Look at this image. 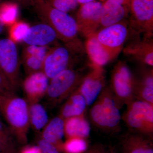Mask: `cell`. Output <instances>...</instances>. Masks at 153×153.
Returning <instances> with one entry per match:
<instances>
[{"mask_svg":"<svg viewBox=\"0 0 153 153\" xmlns=\"http://www.w3.org/2000/svg\"><path fill=\"white\" fill-rule=\"evenodd\" d=\"M22 153H43L38 146L30 147L25 149Z\"/></svg>","mask_w":153,"mask_h":153,"instance_id":"33","label":"cell"},{"mask_svg":"<svg viewBox=\"0 0 153 153\" xmlns=\"http://www.w3.org/2000/svg\"><path fill=\"white\" fill-rule=\"evenodd\" d=\"M91 69L84 76L77 91L85 98L87 105H91L97 99L104 88L105 73L102 67L91 64Z\"/></svg>","mask_w":153,"mask_h":153,"instance_id":"12","label":"cell"},{"mask_svg":"<svg viewBox=\"0 0 153 153\" xmlns=\"http://www.w3.org/2000/svg\"><path fill=\"white\" fill-rule=\"evenodd\" d=\"M90 110V117L94 125L107 131L117 129L121 115L118 103L111 90L103 88Z\"/></svg>","mask_w":153,"mask_h":153,"instance_id":"3","label":"cell"},{"mask_svg":"<svg viewBox=\"0 0 153 153\" xmlns=\"http://www.w3.org/2000/svg\"><path fill=\"white\" fill-rule=\"evenodd\" d=\"M49 79L42 71L28 74L23 82V88L30 105L37 103L46 95Z\"/></svg>","mask_w":153,"mask_h":153,"instance_id":"13","label":"cell"},{"mask_svg":"<svg viewBox=\"0 0 153 153\" xmlns=\"http://www.w3.org/2000/svg\"><path fill=\"white\" fill-rule=\"evenodd\" d=\"M95 34L87 38L85 44V51L91 63L103 67L113 59L108 51L99 42Z\"/></svg>","mask_w":153,"mask_h":153,"instance_id":"18","label":"cell"},{"mask_svg":"<svg viewBox=\"0 0 153 153\" xmlns=\"http://www.w3.org/2000/svg\"><path fill=\"white\" fill-rule=\"evenodd\" d=\"M12 91L0 94V113L10 130L21 140H25L30 125L29 105L26 100Z\"/></svg>","mask_w":153,"mask_h":153,"instance_id":"2","label":"cell"},{"mask_svg":"<svg viewBox=\"0 0 153 153\" xmlns=\"http://www.w3.org/2000/svg\"><path fill=\"white\" fill-rule=\"evenodd\" d=\"M38 147L43 153H59L55 145L44 139L39 141Z\"/></svg>","mask_w":153,"mask_h":153,"instance_id":"29","label":"cell"},{"mask_svg":"<svg viewBox=\"0 0 153 153\" xmlns=\"http://www.w3.org/2000/svg\"><path fill=\"white\" fill-rule=\"evenodd\" d=\"M20 69L16 43L9 38L0 39V72L14 91L19 85Z\"/></svg>","mask_w":153,"mask_h":153,"instance_id":"6","label":"cell"},{"mask_svg":"<svg viewBox=\"0 0 153 153\" xmlns=\"http://www.w3.org/2000/svg\"><path fill=\"white\" fill-rule=\"evenodd\" d=\"M65 134L68 138H87L90 133L89 122L83 116L67 119L65 121Z\"/></svg>","mask_w":153,"mask_h":153,"instance_id":"19","label":"cell"},{"mask_svg":"<svg viewBox=\"0 0 153 153\" xmlns=\"http://www.w3.org/2000/svg\"><path fill=\"white\" fill-rule=\"evenodd\" d=\"M12 91H15L12 89L8 82L0 72V94Z\"/></svg>","mask_w":153,"mask_h":153,"instance_id":"31","label":"cell"},{"mask_svg":"<svg viewBox=\"0 0 153 153\" xmlns=\"http://www.w3.org/2000/svg\"><path fill=\"white\" fill-rule=\"evenodd\" d=\"M84 77L78 71L68 68L49 80L46 95L52 101H62L79 85Z\"/></svg>","mask_w":153,"mask_h":153,"instance_id":"8","label":"cell"},{"mask_svg":"<svg viewBox=\"0 0 153 153\" xmlns=\"http://www.w3.org/2000/svg\"><path fill=\"white\" fill-rule=\"evenodd\" d=\"M129 32L134 37L152 38L153 0H131Z\"/></svg>","mask_w":153,"mask_h":153,"instance_id":"4","label":"cell"},{"mask_svg":"<svg viewBox=\"0 0 153 153\" xmlns=\"http://www.w3.org/2000/svg\"><path fill=\"white\" fill-rule=\"evenodd\" d=\"M65 121L61 117L52 119L44 128L43 139L55 145L60 143L65 134Z\"/></svg>","mask_w":153,"mask_h":153,"instance_id":"21","label":"cell"},{"mask_svg":"<svg viewBox=\"0 0 153 153\" xmlns=\"http://www.w3.org/2000/svg\"><path fill=\"white\" fill-rule=\"evenodd\" d=\"M123 52L134 60L153 66V38L136 37L124 48Z\"/></svg>","mask_w":153,"mask_h":153,"instance_id":"14","label":"cell"},{"mask_svg":"<svg viewBox=\"0 0 153 153\" xmlns=\"http://www.w3.org/2000/svg\"><path fill=\"white\" fill-rule=\"evenodd\" d=\"M81 5L75 20L78 33L87 38L97 32L100 27L102 4L94 1Z\"/></svg>","mask_w":153,"mask_h":153,"instance_id":"10","label":"cell"},{"mask_svg":"<svg viewBox=\"0 0 153 153\" xmlns=\"http://www.w3.org/2000/svg\"><path fill=\"white\" fill-rule=\"evenodd\" d=\"M128 34V23L124 20L102 28L95 35L99 42L108 51L114 60L123 49Z\"/></svg>","mask_w":153,"mask_h":153,"instance_id":"9","label":"cell"},{"mask_svg":"<svg viewBox=\"0 0 153 153\" xmlns=\"http://www.w3.org/2000/svg\"><path fill=\"white\" fill-rule=\"evenodd\" d=\"M19 6L16 2H6L0 4V20L3 24L11 26L17 22Z\"/></svg>","mask_w":153,"mask_h":153,"instance_id":"25","label":"cell"},{"mask_svg":"<svg viewBox=\"0 0 153 153\" xmlns=\"http://www.w3.org/2000/svg\"><path fill=\"white\" fill-rule=\"evenodd\" d=\"M53 7L65 13L70 12V10L65 0H45Z\"/></svg>","mask_w":153,"mask_h":153,"instance_id":"30","label":"cell"},{"mask_svg":"<svg viewBox=\"0 0 153 153\" xmlns=\"http://www.w3.org/2000/svg\"><path fill=\"white\" fill-rule=\"evenodd\" d=\"M29 118L30 124L37 130L44 128L48 123L47 111L38 102L29 105Z\"/></svg>","mask_w":153,"mask_h":153,"instance_id":"24","label":"cell"},{"mask_svg":"<svg viewBox=\"0 0 153 153\" xmlns=\"http://www.w3.org/2000/svg\"><path fill=\"white\" fill-rule=\"evenodd\" d=\"M73 53L74 52L66 45L57 44L49 48L42 70L49 80L64 70L70 68Z\"/></svg>","mask_w":153,"mask_h":153,"instance_id":"11","label":"cell"},{"mask_svg":"<svg viewBox=\"0 0 153 153\" xmlns=\"http://www.w3.org/2000/svg\"><path fill=\"white\" fill-rule=\"evenodd\" d=\"M125 121L133 132L146 136L153 132V106L140 100H132L128 103Z\"/></svg>","mask_w":153,"mask_h":153,"instance_id":"5","label":"cell"},{"mask_svg":"<svg viewBox=\"0 0 153 153\" xmlns=\"http://www.w3.org/2000/svg\"><path fill=\"white\" fill-rule=\"evenodd\" d=\"M123 153H153L152 140L147 136L130 133L126 135L122 142Z\"/></svg>","mask_w":153,"mask_h":153,"instance_id":"17","label":"cell"},{"mask_svg":"<svg viewBox=\"0 0 153 153\" xmlns=\"http://www.w3.org/2000/svg\"><path fill=\"white\" fill-rule=\"evenodd\" d=\"M38 16L55 31L58 40L72 49L82 48L76 20L67 13L53 7L45 0H33Z\"/></svg>","mask_w":153,"mask_h":153,"instance_id":"1","label":"cell"},{"mask_svg":"<svg viewBox=\"0 0 153 153\" xmlns=\"http://www.w3.org/2000/svg\"><path fill=\"white\" fill-rule=\"evenodd\" d=\"M111 91L118 104H127L134 97L136 81L128 65L119 61L111 76Z\"/></svg>","mask_w":153,"mask_h":153,"instance_id":"7","label":"cell"},{"mask_svg":"<svg viewBox=\"0 0 153 153\" xmlns=\"http://www.w3.org/2000/svg\"><path fill=\"white\" fill-rule=\"evenodd\" d=\"M10 27L9 39L15 43L23 41L30 28V25L23 22H16Z\"/></svg>","mask_w":153,"mask_h":153,"instance_id":"26","label":"cell"},{"mask_svg":"<svg viewBox=\"0 0 153 153\" xmlns=\"http://www.w3.org/2000/svg\"><path fill=\"white\" fill-rule=\"evenodd\" d=\"M16 3H19L22 5L29 6L30 4L33 3V0H14Z\"/></svg>","mask_w":153,"mask_h":153,"instance_id":"34","label":"cell"},{"mask_svg":"<svg viewBox=\"0 0 153 153\" xmlns=\"http://www.w3.org/2000/svg\"><path fill=\"white\" fill-rule=\"evenodd\" d=\"M127 8L113 0H106L102 7L100 27L102 28L123 21L127 13Z\"/></svg>","mask_w":153,"mask_h":153,"instance_id":"16","label":"cell"},{"mask_svg":"<svg viewBox=\"0 0 153 153\" xmlns=\"http://www.w3.org/2000/svg\"><path fill=\"white\" fill-rule=\"evenodd\" d=\"M134 96L137 99L153 104L152 68L145 73L139 81H136Z\"/></svg>","mask_w":153,"mask_h":153,"instance_id":"22","label":"cell"},{"mask_svg":"<svg viewBox=\"0 0 153 153\" xmlns=\"http://www.w3.org/2000/svg\"><path fill=\"white\" fill-rule=\"evenodd\" d=\"M49 49L48 47H41L38 53L22 59L25 72L28 75L42 71L44 60Z\"/></svg>","mask_w":153,"mask_h":153,"instance_id":"23","label":"cell"},{"mask_svg":"<svg viewBox=\"0 0 153 153\" xmlns=\"http://www.w3.org/2000/svg\"><path fill=\"white\" fill-rule=\"evenodd\" d=\"M85 98L78 91L72 94L63 105L61 117L63 119L82 115L86 108Z\"/></svg>","mask_w":153,"mask_h":153,"instance_id":"20","label":"cell"},{"mask_svg":"<svg viewBox=\"0 0 153 153\" xmlns=\"http://www.w3.org/2000/svg\"><path fill=\"white\" fill-rule=\"evenodd\" d=\"M4 25L3 24L2 22H1V20H0V34L2 32L3 30H4Z\"/></svg>","mask_w":153,"mask_h":153,"instance_id":"37","label":"cell"},{"mask_svg":"<svg viewBox=\"0 0 153 153\" xmlns=\"http://www.w3.org/2000/svg\"><path fill=\"white\" fill-rule=\"evenodd\" d=\"M58 40L57 34L49 25L43 23L30 27L23 41L27 45L48 47Z\"/></svg>","mask_w":153,"mask_h":153,"instance_id":"15","label":"cell"},{"mask_svg":"<svg viewBox=\"0 0 153 153\" xmlns=\"http://www.w3.org/2000/svg\"><path fill=\"white\" fill-rule=\"evenodd\" d=\"M121 4L122 5L126 7H127L129 8L131 0H113Z\"/></svg>","mask_w":153,"mask_h":153,"instance_id":"35","label":"cell"},{"mask_svg":"<svg viewBox=\"0 0 153 153\" xmlns=\"http://www.w3.org/2000/svg\"><path fill=\"white\" fill-rule=\"evenodd\" d=\"M76 1L79 4H82L89 2L92 1H97V0H76ZM100 1H103V0H100Z\"/></svg>","mask_w":153,"mask_h":153,"instance_id":"36","label":"cell"},{"mask_svg":"<svg viewBox=\"0 0 153 153\" xmlns=\"http://www.w3.org/2000/svg\"><path fill=\"white\" fill-rule=\"evenodd\" d=\"M87 149V143L81 138H68L63 145V149L67 153H82Z\"/></svg>","mask_w":153,"mask_h":153,"instance_id":"27","label":"cell"},{"mask_svg":"<svg viewBox=\"0 0 153 153\" xmlns=\"http://www.w3.org/2000/svg\"><path fill=\"white\" fill-rule=\"evenodd\" d=\"M86 153H114L110 149L102 146H97L91 148Z\"/></svg>","mask_w":153,"mask_h":153,"instance_id":"32","label":"cell"},{"mask_svg":"<svg viewBox=\"0 0 153 153\" xmlns=\"http://www.w3.org/2000/svg\"><path fill=\"white\" fill-rule=\"evenodd\" d=\"M10 131L0 121V150H4L7 146Z\"/></svg>","mask_w":153,"mask_h":153,"instance_id":"28","label":"cell"}]
</instances>
